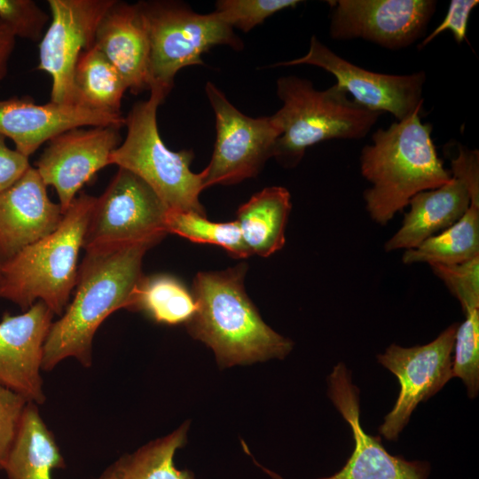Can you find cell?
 <instances>
[{"instance_id": "1", "label": "cell", "mask_w": 479, "mask_h": 479, "mask_svg": "<svg viewBox=\"0 0 479 479\" xmlns=\"http://www.w3.org/2000/svg\"><path fill=\"white\" fill-rule=\"evenodd\" d=\"M157 242L108 246L85 250L78 267L74 297L52 322L43 345L42 370L51 371L67 357L84 367L92 362V341L113 312L132 310L143 279V258Z\"/></svg>"}, {"instance_id": "2", "label": "cell", "mask_w": 479, "mask_h": 479, "mask_svg": "<svg viewBox=\"0 0 479 479\" xmlns=\"http://www.w3.org/2000/svg\"><path fill=\"white\" fill-rule=\"evenodd\" d=\"M421 111L387 129H378L360 153V172L371 186L363 198L371 219L386 225L417 193L435 189L452 178L437 155L432 125Z\"/></svg>"}, {"instance_id": "3", "label": "cell", "mask_w": 479, "mask_h": 479, "mask_svg": "<svg viewBox=\"0 0 479 479\" xmlns=\"http://www.w3.org/2000/svg\"><path fill=\"white\" fill-rule=\"evenodd\" d=\"M247 265L199 272L192 287L196 311L189 333L211 348L224 367L284 358L291 340L272 330L259 315L244 288Z\"/></svg>"}, {"instance_id": "4", "label": "cell", "mask_w": 479, "mask_h": 479, "mask_svg": "<svg viewBox=\"0 0 479 479\" xmlns=\"http://www.w3.org/2000/svg\"><path fill=\"white\" fill-rule=\"evenodd\" d=\"M95 200L80 193L54 232L3 263L0 298L24 311L41 301L54 315H62L76 283L78 256Z\"/></svg>"}, {"instance_id": "5", "label": "cell", "mask_w": 479, "mask_h": 479, "mask_svg": "<svg viewBox=\"0 0 479 479\" xmlns=\"http://www.w3.org/2000/svg\"><path fill=\"white\" fill-rule=\"evenodd\" d=\"M277 95L282 106L272 116L282 134L273 157L286 168L295 167L318 143L364 138L383 114L359 105L336 83L318 90L295 75L278 79Z\"/></svg>"}, {"instance_id": "6", "label": "cell", "mask_w": 479, "mask_h": 479, "mask_svg": "<svg viewBox=\"0 0 479 479\" xmlns=\"http://www.w3.org/2000/svg\"><path fill=\"white\" fill-rule=\"evenodd\" d=\"M147 100L133 105L125 117L127 135L114 149L109 164L127 169L145 182L170 210L205 215L199 200L201 173L191 170L192 151L175 152L163 143L157 125V109L166 97L151 90Z\"/></svg>"}, {"instance_id": "7", "label": "cell", "mask_w": 479, "mask_h": 479, "mask_svg": "<svg viewBox=\"0 0 479 479\" xmlns=\"http://www.w3.org/2000/svg\"><path fill=\"white\" fill-rule=\"evenodd\" d=\"M138 3L150 43L149 90H157L167 97L177 72L204 65L201 55L215 46L243 48L241 40L215 11L200 14L174 1Z\"/></svg>"}, {"instance_id": "8", "label": "cell", "mask_w": 479, "mask_h": 479, "mask_svg": "<svg viewBox=\"0 0 479 479\" xmlns=\"http://www.w3.org/2000/svg\"><path fill=\"white\" fill-rule=\"evenodd\" d=\"M205 92L215 113L216 137L210 161L200 172L204 189L255 177L273 157L280 127L272 115L244 114L211 82L206 83Z\"/></svg>"}, {"instance_id": "9", "label": "cell", "mask_w": 479, "mask_h": 479, "mask_svg": "<svg viewBox=\"0 0 479 479\" xmlns=\"http://www.w3.org/2000/svg\"><path fill=\"white\" fill-rule=\"evenodd\" d=\"M169 210L145 182L119 168L105 192L96 198L82 248L158 243L167 234Z\"/></svg>"}, {"instance_id": "10", "label": "cell", "mask_w": 479, "mask_h": 479, "mask_svg": "<svg viewBox=\"0 0 479 479\" xmlns=\"http://www.w3.org/2000/svg\"><path fill=\"white\" fill-rule=\"evenodd\" d=\"M311 65L330 73L351 98L373 111L391 114L402 121L423 105V87L426 74L423 71L409 75H388L373 72L342 58L315 35L310 41L307 53L298 59L281 61L272 67Z\"/></svg>"}, {"instance_id": "11", "label": "cell", "mask_w": 479, "mask_h": 479, "mask_svg": "<svg viewBox=\"0 0 479 479\" xmlns=\"http://www.w3.org/2000/svg\"><path fill=\"white\" fill-rule=\"evenodd\" d=\"M459 324L451 325L434 341L410 348L391 344L378 362L398 379L400 392L379 432L397 440L415 407L438 392L452 378V353Z\"/></svg>"}, {"instance_id": "12", "label": "cell", "mask_w": 479, "mask_h": 479, "mask_svg": "<svg viewBox=\"0 0 479 479\" xmlns=\"http://www.w3.org/2000/svg\"><path fill=\"white\" fill-rule=\"evenodd\" d=\"M329 33L339 41L362 39L389 50L406 48L423 37L434 0H334Z\"/></svg>"}, {"instance_id": "13", "label": "cell", "mask_w": 479, "mask_h": 479, "mask_svg": "<svg viewBox=\"0 0 479 479\" xmlns=\"http://www.w3.org/2000/svg\"><path fill=\"white\" fill-rule=\"evenodd\" d=\"M115 0H48L51 22L39 43L38 69L51 78V101L74 104L76 63L94 44L97 28Z\"/></svg>"}, {"instance_id": "14", "label": "cell", "mask_w": 479, "mask_h": 479, "mask_svg": "<svg viewBox=\"0 0 479 479\" xmlns=\"http://www.w3.org/2000/svg\"><path fill=\"white\" fill-rule=\"evenodd\" d=\"M452 178L435 189L423 191L409 201L399 229L386 241L391 252L418 247L456 223L467 210L473 198L479 197V153L464 146L452 160Z\"/></svg>"}, {"instance_id": "15", "label": "cell", "mask_w": 479, "mask_h": 479, "mask_svg": "<svg viewBox=\"0 0 479 479\" xmlns=\"http://www.w3.org/2000/svg\"><path fill=\"white\" fill-rule=\"evenodd\" d=\"M328 396L350 427L355 445L341 470L318 479H427L429 473L427 462L408 461L393 456L383 447L380 437L364 431L360 422L358 389L351 383L349 371L343 363H338L329 376ZM261 467L272 479H283Z\"/></svg>"}, {"instance_id": "16", "label": "cell", "mask_w": 479, "mask_h": 479, "mask_svg": "<svg viewBox=\"0 0 479 479\" xmlns=\"http://www.w3.org/2000/svg\"><path fill=\"white\" fill-rule=\"evenodd\" d=\"M120 127L97 126L67 130L49 141L35 169L46 185L55 188L63 213L81 188L109 164L121 142Z\"/></svg>"}, {"instance_id": "17", "label": "cell", "mask_w": 479, "mask_h": 479, "mask_svg": "<svg viewBox=\"0 0 479 479\" xmlns=\"http://www.w3.org/2000/svg\"><path fill=\"white\" fill-rule=\"evenodd\" d=\"M53 316L38 301L22 314L5 312L0 321V383L35 404L45 401L40 371Z\"/></svg>"}, {"instance_id": "18", "label": "cell", "mask_w": 479, "mask_h": 479, "mask_svg": "<svg viewBox=\"0 0 479 479\" xmlns=\"http://www.w3.org/2000/svg\"><path fill=\"white\" fill-rule=\"evenodd\" d=\"M86 126H125L121 113H108L75 104H35L31 98L0 100V134L29 158L43 143L58 135Z\"/></svg>"}, {"instance_id": "19", "label": "cell", "mask_w": 479, "mask_h": 479, "mask_svg": "<svg viewBox=\"0 0 479 479\" xmlns=\"http://www.w3.org/2000/svg\"><path fill=\"white\" fill-rule=\"evenodd\" d=\"M47 185L30 167L0 193V259L4 263L54 232L64 213L51 200Z\"/></svg>"}, {"instance_id": "20", "label": "cell", "mask_w": 479, "mask_h": 479, "mask_svg": "<svg viewBox=\"0 0 479 479\" xmlns=\"http://www.w3.org/2000/svg\"><path fill=\"white\" fill-rule=\"evenodd\" d=\"M137 94L149 90V36L139 3L116 1L102 18L94 44Z\"/></svg>"}, {"instance_id": "21", "label": "cell", "mask_w": 479, "mask_h": 479, "mask_svg": "<svg viewBox=\"0 0 479 479\" xmlns=\"http://www.w3.org/2000/svg\"><path fill=\"white\" fill-rule=\"evenodd\" d=\"M63 467L65 461L53 433L37 404L29 402L4 468L8 479H51L53 470Z\"/></svg>"}, {"instance_id": "22", "label": "cell", "mask_w": 479, "mask_h": 479, "mask_svg": "<svg viewBox=\"0 0 479 479\" xmlns=\"http://www.w3.org/2000/svg\"><path fill=\"white\" fill-rule=\"evenodd\" d=\"M291 208L290 193L282 186L266 187L239 208L236 222L251 254L267 257L284 247Z\"/></svg>"}, {"instance_id": "23", "label": "cell", "mask_w": 479, "mask_h": 479, "mask_svg": "<svg viewBox=\"0 0 479 479\" xmlns=\"http://www.w3.org/2000/svg\"><path fill=\"white\" fill-rule=\"evenodd\" d=\"M73 86L74 104L108 113H120L128 90L117 69L94 45L80 56Z\"/></svg>"}, {"instance_id": "24", "label": "cell", "mask_w": 479, "mask_h": 479, "mask_svg": "<svg viewBox=\"0 0 479 479\" xmlns=\"http://www.w3.org/2000/svg\"><path fill=\"white\" fill-rule=\"evenodd\" d=\"M188 427L186 422L171 434L122 456L98 479H195L191 471L178 469L174 463L177 450L186 442Z\"/></svg>"}, {"instance_id": "25", "label": "cell", "mask_w": 479, "mask_h": 479, "mask_svg": "<svg viewBox=\"0 0 479 479\" xmlns=\"http://www.w3.org/2000/svg\"><path fill=\"white\" fill-rule=\"evenodd\" d=\"M479 256V197L473 198L465 214L445 230L418 247L404 250V263L456 264Z\"/></svg>"}, {"instance_id": "26", "label": "cell", "mask_w": 479, "mask_h": 479, "mask_svg": "<svg viewBox=\"0 0 479 479\" xmlns=\"http://www.w3.org/2000/svg\"><path fill=\"white\" fill-rule=\"evenodd\" d=\"M193 294L176 278L159 274L143 277L132 310L145 312L165 325L188 323L196 311Z\"/></svg>"}, {"instance_id": "27", "label": "cell", "mask_w": 479, "mask_h": 479, "mask_svg": "<svg viewBox=\"0 0 479 479\" xmlns=\"http://www.w3.org/2000/svg\"><path fill=\"white\" fill-rule=\"evenodd\" d=\"M165 229L167 233H174L196 243L220 246L233 257L246 258L252 255L243 241L236 220L216 223L196 212L169 209Z\"/></svg>"}, {"instance_id": "28", "label": "cell", "mask_w": 479, "mask_h": 479, "mask_svg": "<svg viewBox=\"0 0 479 479\" xmlns=\"http://www.w3.org/2000/svg\"><path fill=\"white\" fill-rule=\"evenodd\" d=\"M453 346L452 377L462 380L470 398L479 390V309L465 312Z\"/></svg>"}, {"instance_id": "29", "label": "cell", "mask_w": 479, "mask_h": 479, "mask_svg": "<svg viewBox=\"0 0 479 479\" xmlns=\"http://www.w3.org/2000/svg\"><path fill=\"white\" fill-rule=\"evenodd\" d=\"M300 3L298 0H220L216 3L215 12L232 28L247 33L274 13Z\"/></svg>"}, {"instance_id": "30", "label": "cell", "mask_w": 479, "mask_h": 479, "mask_svg": "<svg viewBox=\"0 0 479 479\" xmlns=\"http://www.w3.org/2000/svg\"><path fill=\"white\" fill-rule=\"evenodd\" d=\"M459 302L463 312L479 309V256L456 264H429Z\"/></svg>"}, {"instance_id": "31", "label": "cell", "mask_w": 479, "mask_h": 479, "mask_svg": "<svg viewBox=\"0 0 479 479\" xmlns=\"http://www.w3.org/2000/svg\"><path fill=\"white\" fill-rule=\"evenodd\" d=\"M49 15L32 0H0V20L15 37L41 40Z\"/></svg>"}, {"instance_id": "32", "label": "cell", "mask_w": 479, "mask_h": 479, "mask_svg": "<svg viewBox=\"0 0 479 479\" xmlns=\"http://www.w3.org/2000/svg\"><path fill=\"white\" fill-rule=\"evenodd\" d=\"M29 402L0 383V470H4L22 414Z\"/></svg>"}, {"instance_id": "33", "label": "cell", "mask_w": 479, "mask_h": 479, "mask_svg": "<svg viewBox=\"0 0 479 479\" xmlns=\"http://www.w3.org/2000/svg\"><path fill=\"white\" fill-rule=\"evenodd\" d=\"M478 4V0H452L443 21L428 35L424 37L418 49L424 48L445 30L452 32L458 43L464 42L470 14Z\"/></svg>"}, {"instance_id": "34", "label": "cell", "mask_w": 479, "mask_h": 479, "mask_svg": "<svg viewBox=\"0 0 479 479\" xmlns=\"http://www.w3.org/2000/svg\"><path fill=\"white\" fill-rule=\"evenodd\" d=\"M28 157L7 145L0 134V193L12 185L29 168Z\"/></svg>"}, {"instance_id": "35", "label": "cell", "mask_w": 479, "mask_h": 479, "mask_svg": "<svg viewBox=\"0 0 479 479\" xmlns=\"http://www.w3.org/2000/svg\"><path fill=\"white\" fill-rule=\"evenodd\" d=\"M16 37L12 31L0 20V81L8 69V62L15 46Z\"/></svg>"}, {"instance_id": "36", "label": "cell", "mask_w": 479, "mask_h": 479, "mask_svg": "<svg viewBox=\"0 0 479 479\" xmlns=\"http://www.w3.org/2000/svg\"><path fill=\"white\" fill-rule=\"evenodd\" d=\"M2 265H3V262L0 259V293H1V286H2Z\"/></svg>"}]
</instances>
